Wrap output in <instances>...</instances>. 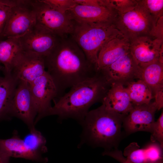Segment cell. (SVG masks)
I'll list each match as a JSON object with an SVG mask.
<instances>
[{
	"label": "cell",
	"instance_id": "6da1fadb",
	"mask_svg": "<svg viewBox=\"0 0 163 163\" xmlns=\"http://www.w3.org/2000/svg\"><path fill=\"white\" fill-rule=\"evenodd\" d=\"M44 59L46 71L55 83L59 95L98 72L70 36L61 38Z\"/></svg>",
	"mask_w": 163,
	"mask_h": 163
},
{
	"label": "cell",
	"instance_id": "7a4b0ae2",
	"mask_svg": "<svg viewBox=\"0 0 163 163\" xmlns=\"http://www.w3.org/2000/svg\"><path fill=\"white\" fill-rule=\"evenodd\" d=\"M110 84L98 72L94 76L79 82L60 96L52 106L49 116L56 115L59 121L71 118L82 123L94 104L102 101Z\"/></svg>",
	"mask_w": 163,
	"mask_h": 163
},
{
	"label": "cell",
	"instance_id": "3957f363",
	"mask_svg": "<svg viewBox=\"0 0 163 163\" xmlns=\"http://www.w3.org/2000/svg\"><path fill=\"white\" fill-rule=\"evenodd\" d=\"M125 117L107 109L103 104L89 111L80 123L82 131L79 146L86 143L110 150L120 137Z\"/></svg>",
	"mask_w": 163,
	"mask_h": 163
},
{
	"label": "cell",
	"instance_id": "277c9868",
	"mask_svg": "<svg viewBox=\"0 0 163 163\" xmlns=\"http://www.w3.org/2000/svg\"><path fill=\"white\" fill-rule=\"evenodd\" d=\"M74 21L73 29L69 36L97 69L98 55L101 49L110 40L123 36L112 24Z\"/></svg>",
	"mask_w": 163,
	"mask_h": 163
},
{
	"label": "cell",
	"instance_id": "5b68a950",
	"mask_svg": "<svg viewBox=\"0 0 163 163\" xmlns=\"http://www.w3.org/2000/svg\"><path fill=\"white\" fill-rule=\"evenodd\" d=\"M129 10L117 13L113 25L129 42L139 37L149 35L156 23L141 0Z\"/></svg>",
	"mask_w": 163,
	"mask_h": 163
},
{
	"label": "cell",
	"instance_id": "8992f818",
	"mask_svg": "<svg viewBox=\"0 0 163 163\" xmlns=\"http://www.w3.org/2000/svg\"><path fill=\"white\" fill-rule=\"evenodd\" d=\"M36 16L35 26L60 38L70 36L75 21L66 13L50 7L41 0H32Z\"/></svg>",
	"mask_w": 163,
	"mask_h": 163
},
{
	"label": "cell",
	"instance_id": "52a82bcc",
	"mask_svg": "<svg viewBox=\"0 0 163 163\" xmlns=\"http://www.w3.org/2000/svg\"><path fill=\"white\" fill-rule=\"evenodd\" d=\"M35 24L36 16L32 0H16L5 26L4 38H19Z\"/></svg>",
	"mask_w": 163,
	"mask_h": 163
},
{
	"label": "cell",
	"instance_id": "ba28073f",
	"mask_svg": "<svg viewBox=\"0 0 163 163\" xmlns=\"http://www.w3.org/2000/svg\"><path fill=\"white\" fill-rule=\"evenodd\" d=\"M29 85L37 112L35 125L41 119L49 116L52 107L51 101L59 95L58 92L53 80L46 71Z\"/></svg>",
	"mask_w": 163,
	"mask_h": 163
},
{
	"label": "cell",
	"instance_id": "9c48e42d",
	"mask_svg": "<svg viewBox=\"0 0 163 163\" xmlns=\"http://www.w3.org/2000/svg\"><path fill=\"white\" fill-rule=\"evenodd\" d=\"M37 114L29 84L23 81H18L9 108L10 118L15 117L20 119L30 130L35 128L34 123Z\"/></svg>",
	"mask_w": 163,
	"mask_h": 163
},
{
	"label": "cell",
	"instance_id": "30bf717a",
	"mask_svg": "<svg viewBox=\"0 0 163 163\" xmlns=\"http://www.w3.org/2000/svg\"><path fill=\"white\" fill-rule=\"evenodd\" d=\"M141 68L130 52L99 72L110 85L119 83L125 85L135 79H140Z\"/></svg>",
	"mask_w": 163,
	"mask_h": 163
},
{
	"label": "cell",
	"instance_id": "8fae6325",
	"mask_svg": "<svg viewBox=\"0 0 163 163\" xmlns=\"http://www.w3.org/2000/svg\"><path fill=\"white\" fill-rule=\"evenodd\" d=\"M129 42V52L141 68L163 59V41L146 35Z\"/></svg>",
	"mask_w": 163,
	"mask_h": 163
},
{
	"label": "cell",
	"instance_id": "7c38bea8",
	"mask_svg": "<svg viewBox=\"0 0 163 163\" xmlns=\"http://www.w3.org/2000/svg\"><path fill=\"white\" fill-rule=\"evenodd\" d=\"M158 110L155 102L133 105L129 113L124 117L122 125L127 134L139 131L151 133L155 122V115Z\"/></svg>",
	"mask_w": 163,
	"mask_h": 163
},
{
	"label": "cell",
	"instance_id": "4fadbf2b",
	"mask_svg": "<svg viewBox=\"0 0 163 163\" xmlns=\"http://www.w3.org/2000/svg\"><path fill=\"white\" fill-rule=\"evenodd\" d=\"M18 38L24 52L44 58L50 53L61 38L35 26Z\"/></svg>",
	"mask_w": 163,
	"mask_h": 163
},
{
	"label": "cell",
	"instance_id": "5bb4252c",
	"mask_svg": "<svg viewBox=\"0 0 163 163\" xmlns=\"http://www.w3.org/2000/svg\"><path fill=\"white\" fill-rule=\"evenodd\" d=\"M46 72L44 57L23 51L15 62L11 74L18 81L30 84Z\"/></svg>",
	"mask_w": 163,
	"mask_h": 163
},
{
	"label": "cell",
	"instance_id": "9a60e30c",
	"mask_svg": "<svg viewBox=\"0 0 163 163\" xmlns=\"http://www.w3.org/2000/svg\"><path fill=\"white\" fill-rule=\"evenodd\" d=\"M67 13L73 21L87 24H113L117 12L102 6H89L76 4Z\"/></svg>",
	"mask_w": 163,
	"mask_h": 163
},
{
	"label": "cell",
	"instance_id": "2e32d148",
	"mask_svg": "<svg viewBox=\"0 0 163 163\" xmlns=\"http://www.w3.org/2000/svg\"><path fill=\"white\" fill-rule=\"evenodd\" d=\"M0 151L10 158H22L42 163L48 161L47 158L29 149L16 131H14L10 138L0 139Z\"/></svg>",
	"mask_w": 163,
	"mask_h": 163
},
{
	"label": "cell",
	"instance_id": "e0dca14e",
	"mask_svg": "<svg viewBox=\"0 0 163 163\" xmlns=\"http://www.w3.org/2000/svg\"><path fill=\"white\" fill-rule=\"evenodd\" d=\"M102 102L107 109L125 116L133 106L124 85L119 83L110 84Z\"/></svg>",
	"mask_w": 163,
	"mask_h": 163
},
{
	"label": "cell",
	"instance_id": "ac0fdd59",
	"mask_svg": "<svg viewBox=\"0 0 163 163\" xmlns=\"http://www.w3.org/2000/svg\"><path fill=\"white\" fill-rule=\"evenodd\" d=\"M141 68L140 79L150 89L160 110L163 107V63L158 60Z\"/></svg>",
	"mask_w": 163,
	"mask_h": 163
},
{
	"label": "cell",
	"instance_id": "d6986e66",
	"mask_svg": "<svg viewBox=\"0 0 163 163\" xmlns=\"http://www.w3.org/2000/svg\"><path fill=\"white\" fill-rule=\"evenodd\" d=\"M129 52V41L123 36L110 40L102 48L98 53L97 71H100Z\"/></svg>",
	"mask_w": 163,
	"mask_h": 163
},
{
	"label": "cell",
	"instance_id": "ffe728a7",
	"mask_svg": "<svg viewBox=\"0 0 163 163\" xmlns=\"http://www.w3.org/2000/svg\"><path fill=\"white\" fill-rule=\"evenodd\" d=\"M143 148L136 142L130 143L124 149L123 155L132 163H153L163 160L162 149L156 142H152Z\"/></svg>",
	"mask_w": 163,
	"mask_h": 163
},
{
	"label": "cell",
	"instance_id": "44dd1931",
	"mask_svg": "<svg viewBox=\"0 0 163 163\" xmlns=\"http://www.w3.org/2000/svg\"><path fill=\"white\" fill-rule=\"evenodd\" d=\"M23 52L18 38L0 40V64L3 65L4 74H10L18 56Z\"/></svg>",
	"mask_w": 163,
	"mask_h": 163
},
{
	"label": "cell",
	"instance_id": "7402d4cb",
	"mask_svg": "<svg viewBox=\"0 0 163 163\" xmlns=\"http://www.w3.org/2000/svg\"><path fill=\"white\" fill-rule=\"evenodd\" d=\"M18 83L11 74L4 75L0 79V121L10 119L9 108Z\"/></svg>",
	"mask_w": 163,
	"mask_h": 163
},
{
	"label": "cell",
	"instance_id": "603a6c76",
	"mask_svg": "<svg viewBox=\"0 0 163 163\" xmlns=\"http://www.w3.org/2000/svg\"><path fill=\"white\" fill-rule=\"evenodd\" d=\"M125 88L133 105L148 104L154 98L151 90L142 80L126 83Z\"/></svg>",
	"mask_w": 163,
	"mask_h": 163
},
{
	"label": "cell",
	"instance_id": "cb8c5ba5",
	"mask_svg": "<svg viewBox=\"0 0 163 163\" xmlns=\"http://www.w3.org/2000/svg\"><path fill=\"white\" fill-rule=\"evenodd\" d=\"M23 140L26 146L34 152L43 155L47 152L45 138L35 128L30 130Z\"/></svg>",
	"mask_w": 163,
	"mask_h": 163
},
{
	"label": "cell",
	"instance_id": "d4e9b609",
	"mask_svg": "<svg viewBox=\"0 0 163 163\" xmlns=\"http://www.w3.org/2000/svg\"><path fill=\"white\" fill-rule=\"evenodd\" d=\"M101 6L113 10L117 13L126 12L137 4V0H99Z\"/></svg>",
	"mask_w": 163,
	"mask_h": 163
},
{
	"label": "cell",
	"instance_id": "484cf974",
	"mask_svg": "<svg viewBox=\"0 0 163 163\" xmlns=\"http://www.w3.org/2000/svg\"><path fill=\"white\" fill-rule=\"evenodd\" d=\"M15 0H0V40L4 39L3 32L6 23Z\"/></svg>",
	"mask_w": 163,
	"mask_h": 163
},
{
	"label": "cell",
	"instance_id": "4316f807",
	"mask_svg": "<svg viewBox=\"0 0 163 163\" xmlns=\"http://www.w3.org/2000/svg\"><path fill=\"white\" fill-rule=\"evenodd\" d=\"M155 23L163 16V0H141Z\"/></svg>",
	"mask_w": 163,
	"mask_h": 163
},
{
	"label": "cell",
	"instance_id": "83f0119b",
	"mask_svg": "<svg viewBox=\"0 0 163 163\" xmlns=\"http://www.w3.org/2000/svg\"><path fill=\"white\" fill-rule=\"evenodd\" d=\"M150 140L152 142H157L161 148L163 147V113L161 112L156 121H155L152 132Z\"/></svg>",
	"mask_w": 163,
	"mask_h": 163
},
{
	"label": "cell",
	"instance_id": "f1b7e54d",
	"mask_svg": "<svg viewBox=\"0 0 163 163\" xmlns=\"http://www.w3.org/2000/svg\"><path fill=\"white\" fill-rule=\"evenodd\" d=\"M53 8L66 13L76 4L74 0H41Z\"/></svg>",
	"mask_w": 163,
	"mask_h": 163
},
{
	"label": "cell",
	"instance_id": "f546056e",
	"mask_svg": "<svg viewBox=\"0 0 163 163\" xmlns=\"http://www.w3.org/2000/svg\"><path fill=\"white\" fill-rule=\"evenodd\" d=\"M150 36L163 41V16L157 21L150 33Z\"/></svg>",
	"mask_w": 163,
	"mask_h": 163
},
{
	"label": "cell",
	"instance_id": "4dcf8cb0",
	"mask_svg": "<svg viewBox=\"0 0 163 163\" xmlns=\"http://www.w3.org/2000/svg\"><path fill=\"white\" fill-rule=\"evenodd\" d=\"M103 155L113 157L120 163H132L127 161L121 152L118 150L105 151L103 153ZM163 160L153 163H163Z\"/></svg>",
	"mask_w": 163,
	"mask_h": 163
},
{
	"label": "cell",
	"instance_id": "1f68e13d",
	"mask_svg": "<svg viewBox=\"0 0 163 163\" xmlns=\"http://www.w3.org/2000/svg\"><path fill=\"white\" fill-rule=\"evenodd\" d=\"M76 4L89 6L100 5L99 0H74Z\"/></svg>",
	"mask_w": 163,
	"mask_h": 163
},
{
	"label": "cell",
	"instance_id": "d6a6232c",
	"mask_svg": "<svg viewBox=\"0 0 163 163\" xmlns=\"http://www.w3.org/2000/svg\"><path fill=\"white\" fill-rule=\"evenodd\" d=\"M10 158L0 151V163H9Z\"/></svg>",
	"mask_w": 163,
	"mask_h": 163
},
{
	"label": "cell",
	"instance_id": "836d02e7",
	"mask_svg": "<svg viewBox=\"0 0 163 163\" xmlns=\"http://www.w3.org/2000/svg\"><path fill=\"white\" fill-rule=\"evenodd\" d=\"M3 66H1L0 64V71L1 70H3ZM1 77H0V79H1Z\"/></svg>",
	"mask_w": 163,
	"mask_h": 163
}]
</instances>
